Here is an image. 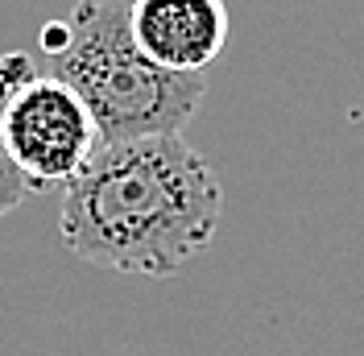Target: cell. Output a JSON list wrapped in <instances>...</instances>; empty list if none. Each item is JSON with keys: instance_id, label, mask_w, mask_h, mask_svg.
<instances>
[{"instance_id": "1", "label": "cell", "mask_w": 364, "mask_h": 356, "mask_svg": "<svg viewBox=\"0 0 364 356\" xmlns=\"http://www.w3.org/2000/svg\"><path fill=\"white\" fill-rule=\"evenodd\" d=\"M224 191L182 133L100 145L63 195V245L116 273L170 278L211 248Z\"/></svg>"}, {"instance_id": "2", "label": "cell", "mask_w": 364, "mask_h": 356, "mask_svg": "<svg viewBox=\"0 0 364 356\" xmlns=\"http://www.w3.org/2000/svg\"><path fill=\"white\" fill-rule=\"evenodd\" d=\"M46 75L83 100L100 145L182 133L207 95V75L166 70L133 42L120 0H79L67 17V46L46 58Z\"/></svg>"}, {"instance_id": "3", "label": "cell", "mask_w": 364, "mask_h": 356, "mask_svg": "<svg viewBox=\"0 0 364 356\" xmlns=\"http://www.w3.org/2000/svg\"><path fill=\"white\" fill-rule=\"evenodd\" d=\"M0 133L29 191L70 187L100 150L91 112L54 75H33L0 104Z\"/></svg>"}, {"instance_id": "4", "label": "cell", "mask_w": 364, "mask_h": 356, "mask_svg": "<svg viewBox=\"0 0 364 356\" xmlns=\"http://www.w3.org/2000/svg\"><path fill=\"white\" fill-rule=\"evenodd\" d=\"M133 42L166 70L207 75L232 38L224 0H129Z\"/></svg>"}, {"instance_id": "5", "label": "cell", "mask_w": 364, "mask_h": 356, "mask_svg": "<svg viewBox=\"0 0 364 356\" xmlns=\"http://www.w3.org/2000/svg\"><path fill=\"white\" fill-rule=\"evenodd\" d=\"M25 195H29V182L17 170V162L9 157V145H4V133H0V216L13 211V207H21Z\"/></svg>"}, {"instance_id": "6", "label": "cell", "mask_w": 364, "mask_h": 356, "mask_svg": "<svg viewBox=\"0 0 364 356\" xmlns=\"http://www.w3.org/2000/svg\"><path fill=\"white\" fill-rule=\"evenodd\" d=\"M38 75L33 67V58L25 54V50H13V54H0V104L13 95V91H21L29 79Z\"/></svg>"}]
</instances>
